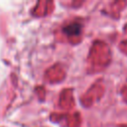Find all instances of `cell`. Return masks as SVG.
I'll return each mask as SVG.
<instances>
[{
  "instance_id": "1",
  "label": "cell",
  "mask_w": 127,
  "mask_h": 127,
  "mask_svg": "<svg viewBox=\"0 0 127 127\" xmlns=\"http://www.w3.org/2000/svg\"><path fill=\"white\" fill-rule=\"evenodd\" d=\"M64 31L67 35H77V34L80 33V25L77 24V23H73L71 25L66 26L64 29Z\"/></svg>"
}]
</instances>
